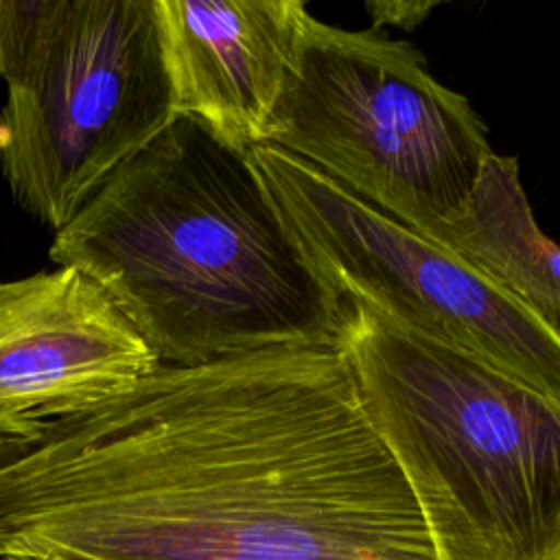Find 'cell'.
I'll return each instance as SVG.
<instances>
[{"mask_svg": "<svg viewBox=\"0 0 560 560\" xmlns=\"http://www.w3.org/2000/svg\"><path fill=\"white\" fill-rule=\"evenodd\" d=\"M438 560L337 346L160 365L0 470V553Z\"/></svg>", "mask_w": 560, "mask_h": 560, "instance_id": "obj_1", "label": "cell"}, {"mask_svg": "<svg viewBox=\"0 0 560 560\" xmlns=\"http://www.w3.org/2000/svg\"><path fill=\"white\" fill-rule=\"evenodd\" d=\"M50 258L92 278L162 365L335 346L339 306L249 151L175 116L55 232Z\"/></svg>", "mask_w": 560, "mask_h": 560, "instance_id": "obj_2", "label": "cell"}, {"mask_svg": "<svg viewBox=\"0 0 560 560\" xmlns=\"http://www.w3.org/2000/svg\"><path fill=\"white\" fill-rule=\"evenodd\" d=\"M335 346L438 560H560V405L365 304Z\"/></svg>", "mask_w": 560, "mask_h": 560, "instance_id": "obj_3", "label": "cell"}, {"mask_svg": "<svg viewBox=\"0 0 560 560\" xmlns=\"http://www.w3.org/2000/svg\"><path fill=\"white\" fill-rule=\"evenodd\" d=\"M0 171L59 232L173 118L155 0H0Z\"/></svg>", "mask_w": 560, "mask_h": 560, "instance_id": "obj_4", "label": "cell"}, {"mask_svg": "<svg viewBox=\"0 0 560 560\" xmlns=\"http://www.w3.org/2000/svg\"><path fill=\"white\" fill-rule=\"evenodd\" d=\"M262 144L435 238L459 217L494 153L470 101L383 28L308 15Z\"/></svg>", "mask_w": 560, "mask_h": 560, "instance_id": "obj_5", "label": "cell"}, {"mask_svg": "<svg viewBox=\"0 0 560 560\" xmlns=\"http://www.w3.org/2000/svg\"><path fill=\"white\" fill-rule=\"evenodd\" d=\"M256 173L335 302L466 352L560 405V339L527 308L427 234L271 144Z\"/></svg>", "mask_w": 560, "mask_h": 560, "instance_id": "obj_6", "label": "cell"}, {"mask_svg": "<svg viewBox=\"0 0 560 560\" xmlns=\"http://www.w3.org/2000/svg\"><path fill=\"white\" fill-rule=\"evenodd\" d=\"M162 365L83 271L0 282V413L57 420L101 407Z\"/></svg>", "mask_w": 560, "mask_h": 560, "instance_id": "obj_7", "label": "cell"}, {"mask_svg": "<svg viewBox=\"0 0 560 560\" xmlns=\"http://www.w3.org/2000/svg\"><path fill=\"white\" fill-rule=\"evenodd\" d=\"M308 15L302 0H155L173 114L262 144Z\"/></svg>", "mask_w": 560, "mask_h": 560, "instance_id": "obj_8", "label": "cell"}, {"mask_svg": "<svg viewBox=\"0 0 560 560\" xmlns=\"http://www.w3.org/2000/svg\"><path fill=\"white\" fill-rule=\"evenodd\" d=\"M560 339V243L536 223L518 160L492 153L459 217L435 238Z\"/></svg>", "mask_w": 560, "mask_h": 560, "instance_id": "obj_9", "label": "cell"}, {"mask_svg": "<svg viewBox=\"0 0 560 560\" xmlns=\"http://www.w3.org/2000/svg\"><path fill=\"white\" fill-rule=\"evenodd\" d=\"M44 420L0 413V470L24 457L42 440Z\"/></svg>", "mask_w": 560, "mask_h": 560, "instance_id": "obj_10", "label": "cell"}, {"mask_svg": "<svg viewBox=\"0 0 560 560\" xmlns=\"http://www.w3.org/2000/svg\"><path fill=\"white\" fill-rule=\"evenodd\" d=\"M372 20H374V28H381L383 24L387 26H398V28H413L416 24H420L435 7V2H368L365 4Z\"/></svg>", "mask_w": 560, "mask_h": 560, "instance_id": "obj_11", "label": "cell"}, {"mask_svg": "<svg viewBox=\"0 0 560 560\" xmlns=\"http://www.w3.org/2000/svg\"><path fill=\"white\" fill-rule=\"evenodd\" d=\"M0 560H98V558L61 553V551H2Z\"/></svg>", "mask_w": 560, "mask_h": 560, "instance_id": "obj_12", "label": "cell"}]
</instances>
